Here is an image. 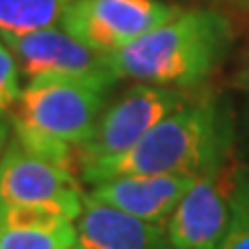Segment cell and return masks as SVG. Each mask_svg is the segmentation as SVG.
I'll list each match as a JSON object with an SVG mask.
<instances>
[{
    "mask_svg": "<svg viewBox=\"0 0 249 249\" xmlns=\"http://www.w3.org/2000/svg\"><path fill=\"white\" fill-rule=\"evenodd\" d=\"M180 7L161 0H71L60 26L99 53H113L176 17Z\"/></svg>",
    "mask_w": 249,
    "mask_h": 249,
    "instance_id": "obj_5",
    "label": "cell"
},
{
    "mask_svg": "<svg viewBox=\"0 0 249 249\" xmlns=\"http://www.w3.org/2000/svg\"><path fill=\"white\" fill-rule=\"evenodd\" d=\"M240 86L249 90V58H247L245 67H242V71H240Z\"/></svg>",
    "mask_w": 249,
    "mask_h": 249,
    "instance_id": "obj_16",
    "label": "cell"
},
{
    "mask_svg": "<svg viewBox=\"0 0 249 249\" xmlns=\"http://www.w3.org/2000/svg\"><path fill=\"white\" fill-rule=\"evenodd\" d=\"M247 116H249V113H247Z\"/></svg>",
    "mask_w": 249,
    "mask_h": 249,
    "instance_id": "obj_19",
    "label": "cell"
},
{
    "mask_svg": "<svg viewBox=\"0 0 249 249\" xmlns=\"http://www.w3.org/2000/svg\"><path fill=\"white\" fill-rule=\"evenodd\" d=\"M185 104V92L178 88L136 83L123 97L102 111L90 139L76 152L79 166L127 152L160 120H164Z\"/></svg>",
    "mask_w": 249,
    "mask_h": 249,
    "instance_id": "obj_4",
    "label": "cell"
},
{
    "mask_svg": "<svg viewBox=\"0 0 249 249\" xmlns=\"http://www.w3.org/2000/svg\"><path fill=\"white\" fill-rule=\"evenodd\" d=\"M118 79L102 76H39L21 90L9 123L81 148L95 129L107 92Z\"/></svg>",
    "mask_w": 249,
    "mask_h": 249,
    "instance_id": "obj_3",
    "label": "cell"
},
{
    "mask_svg": "<svg viewBox=\"0 0 249 249\" xmlns=\"http://www.w3.org/2000/svg\"><path fill=\"white\" fill-rule=\"evenodd\" d=\"M79 245L76 226L58 229H21L0 222V249H71Z\"/></svg>",
    "mask_w": 249,
    "mask_h": 249,
    "instance_id": "obj_12",
    "label": "cell"
},
{
    "mask_svg": "<svg viewBox=\"0 0 249 249\" xmlns=\"http://www.w3.org/2000/svg\"><path fill=\"white\" fill-rule=\"evenodd\" d=\"M231 116L219 102H187L160 120L127 152L81 164V178L97 185L123 176H201L231 157Z\"/></svg>",
    "mask_w": 249,
    "mask_h": 249,
    "instance_id": "obj_1",
    "label": "cell"
},
{
    "mask_svg": "<svg viewBox=\"0 0 249 249\" xmlns=\"http://www.w3.org/2000/svg\"><path fill=\"white\" fill-rule=\"evenodd\" d=\"M21 71H18L17 58L0 37V120L9 116L21 97Z\"/></svg>",
    "mask_w": 249,
    "mask_h": 249,
    "instance_id": "obj_14",
    "label": "cell"
},
{
    "mask_svg": "<svg viewBox=\"0 0 249 249\" xmlns=\"http://www.w3.org/2000/svg\"><path fill=\"white\" fill-rule=\"evenodd\" d=\"M194 180L196 176H182V173L123 176L92 185L88 194L139 219L166 224L180 198L194 185Z\"/></svg>",
    "mask_w": 249,
    "mask_h": 249,
    "instance_id": "obj_10",
    "label": "cell"
},
{
    "mask_svg": "<svg viewBox=\"0 0 249 249\" xmlns=\"http://www.w3.org/2000/svg\"><path fill=\"white\" fill-rule=\"evenodd\" d=\"M210 249H249V169L238 166L231 198V219Z\"/></svg>",
    "mask_w": 249,
    "mask_h": 249,
    "instance_id": "obj_13",
    "label": "cell"
},
{
    "mask_svg": "<svg viewBox=\"0 0 249 249\" xmlns=\"http://www.w3.org/2000/svg\"><path fill=\"white\" fill-rule=\"evenodd\" d=\"M71 249H81V247H79V245H76V247H71Z\"/></svg>",
    "mask_w": 249,
    "mask_h": 249,
    "instance_id": "obj_18",
    "label": "cell"
},
{
    "mask_svg": "<svg viewBox=\"0 0 249 249\" xmlns=\"http://www.w3.org/2000/svg\"><path fill=\"white\" fill-rule=\"evenodd\" d=\"M71 0H0V35H26L60 26Z\"/></svg>",
    "mask_w": 249,
    "mask_h": 249,
    "instance_id": "obj_11",
    "label": "cell"
},
{
    "mask_svg": "<svg viewBox=\"0 0 249 249\" xmlns=\"http://www.w3.org/2000/svg\"><path fill=\"white\" fill-rule=\"evenodd\" d=\"M74 226L81 249H173L166 224L139 219L90 194H83Z\"/></svg>",
    "mask_w": 249,
    "mask_h": 249,
    "instance_id": "obj_9",
    "label": "cell"
},
{
    "mask_svg": "<svg viewBox=\"0 0 249 249\" xmlns=\"http://www.w3.org/2000/svg\"><path fill=\"white\" fill-rule=\"evenodd\" d=\"M242 5H245V7H249V0H240Z\"/></svg>",
    "mask_w": 249,
    "mask_h": 249,
    "instance_id": "obj_17",
    "label": "cell"
},
{
    "mask_svg": "<svg viewBox=\"0 0 249 249\" xmlns=\"http://www.w3.org/2000/svg\"><path fill=\"white\" fill-rule=\"evenodd\" d=\"M233 42L231 21L213 9H180L161 26L108 53L118 79L164 88H196L213 74Z\"/></svg>",
    "mask_w": 249,
    "mask_h": 249,
    "instance_id": "obj_2",
    "label": "cell"
},
{
    "mask_svg": "<svg viewBox=\"0 0 249 249\" xmlns=\"http://www.w3.org/2000/svg\"><path fill=\"white\" fill-rule=\"evenodd\" d=\"M33 203H58L81 210L83 192L74 169L30 152L9 134L0 155V208Z\"/></svg>",
    "mask_w": 249,
    "mask_h": 249,
    "instance_id": "obj_7",
    "label": "cell"
},
{
    "mask_svg": "<svg viewBox=\"0 0 249 249\" xmlns=\"http://www.w3.org/2000/svg\"><path fill=\"white\" fill-rule=\"evenodd\" d=\"M238 164L229 160L196 176L166 222L173 249H210L231 219V198Z\"/></svg>",
    "mask_w": 249,
    "mask_h": 249,
    "instance_id": "obj_6",
    "label": "cell"
},
{
    "mask_svg": "<svg viewBox=\"0 0 249 249\" xmlns=\"http://www.w3.org/2000/svg\"><path fill=\"white\" fill-rule=\"evenodd\" d=\"M14 53L18 71L30 79L39 76H102L118 79L108 55L99 53L62 26L44 28L26 35H0Z\"/></svg>",
    "mask_w": 249,
    "mask_h": 249,
    "instance_id": "obj_8",
    "label": "cell"
},
{
    "mask_svg": "<svg viewBox=\"0 0 249 249\" xmlns=\"http://www.w3.org/2000/svg\"><path fill=\"white\" fill-rule=\"evenodd\" d=\"M7 139H9V123L0 120V155H2L5 145H7Z\"/></svg>",
    "mask_w": 249,
    "mask_h": 249,
    "instance_id": "obj_15",
    "label": "cell"
}]
</instances>
